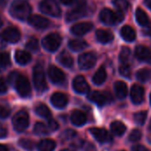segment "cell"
<instances>
[{"mask_svg":"<svg viewBox=\"0 0 151 151\" xmlns=\"http://www.w3.org/2000/svg\"><path fill=\"white\" fill-rule=\"evenodd\" d=\"M10 13L18 19H28L31 14V7L29 4L24 0H15L10 7Z\"/></svg>","mask_w":151,"mask_h":151,"instance_id":"6da1fadb","label":"cell"},{"mask_svg":"<svg viewBox=\"0 0 151 151\" xmlns=\"http://www.w3.org/2000/svg\"><path fill=\"white\" fill-rule=\"evenodd\" d=\"M124 19V13L122 12H114L110 9H104L100 12V19L106 25H114L122 21Z\"/></svg>","mask_w":151,"mask_h":151,"instance_id":"7a4b0ae2","label":"cell"},{"mask_svg":"<svg viewBox=\"0 0 151 151\" xmlns=\"http://www.w3.org/2000/svg\"><path fill=\"white\" fill-rule=\"evenodd\" d=\"M29 125V117L27 111H18L12 119V126L17 132L25 131Z\"/></svg>","mask_w":151,"mask_h":151,"instance_id":"3957f363","label":"cell"},{"mask_svg":"<svg viewBox=\"0 0 151 151\" xmlns=\"http://www.w3.org/2000/svg\"><path fill=\"white\" fill-rule=\"evenodd\" d=\"M14 85L18 94L22 97H27L31 93V87L28 80L23 75H17L14 79Z\"/></svg>","mask_w":151,"mask_h":151,"instance_id":"277c9868","label":"cell"},{"mask_svg":"<svg viewBox=\"0 0 151 151\" xmlns=\"http://www.w3.org/2000/svg\"><path fill=\"white\" fill-rule=\"evenodd\" d=\"M61 42H62L61 36L58 34L52 33V34L48 35L42 39V44L46 50L53 52L58 49V47L61 44Z\"/></svg>","mask_w":151,"mask_h":151,"instance_id":"5b68a950","label":"cell"},{"mask_svg":"<svg viewBox=\"0 0 151 151\" xmlns=\"http://www.w3.org/2000/svg\"><path fill=\"white\" fill-rule=\"evenodd\" d=\"M33 78H34V84L37 91L43 92L47 88V83L45 80V75L43 73V69L42 65H37L34 68L33 73Z\"/></svg>","mask_w":151,"mask_h":151,"instance_id":"8992f818","label":"cell"},{"mask_svg":"<svg viewBox=\"0 0 151 151\" xmlns=\"http://www.w3.org/2000/svg\"><path fill=\"white\" fill-rule=\"evenodd\" d=\"M40 10L42 12L53 17H59L61 14V9L56 0H43L40 4Z\"/></svg>","mask_w":151,"mask_h":151,"instance_id":"52a82bcc","label":"cell"},{"mask_svg":"<svg viewBox=\"0 0 151 151\" xmlns=\"http://www.w3.org/2000/svg\"><path fill=\"white\" fill-rule=\"evenodd\" d=\"M85 12H86V1L85 0H77L75 8L71 10L67 13L66 19L68 21H73V20L78 19L81 17L84 16Z\"/></svg>","mask_w":151,"mask_h":151,"instance_id":"ba28073f","label":"cell"},{"mask_svg":"<svg viewBox=\"0 0 151 151\" xmlns=\"http://www.w3.org/2000/svg\"><path fill=\"white\" fill-rule=\"evenodd\" d=\"M96 62V56L93 52H86L79 57V66L82 70H87L95 65Z\"/></svg>","mask_w":151,"mask_h":151,"instance_id":"9c48e42d","label":"cell"},{"mask_svg":"<svg viewBox=\"0 0 151 151\" xmlns=\"http://www.w3.org/2000/svg\"><path fill=\"white\" fill-rule=\"evenodd\" d=\"M1 35L4 37V39L7 42H11V43L18 42L21 37L19 31L16 27H8V28L4 29L2 32Z\"/></svg>","mask_w":151,"mask_h":151,"instance_id":"30bf717a","label":"cell"},{"mask_svg":"<svg viewBox=\"0 0 151 151\" xmlns=\"http://www.w3.org/2000/svg\"><path fill=\"white\" fill-rule=\"evenodd\" d=\"M48 74H49L50 81L56 84H60V83L64 82L65 80V75L63 73V71L54 65L50 66V68L48 70Z\"/></svg>","mask_w":151,"mask_h":151,"instance_id":"8fae6325","label":"cell"},{"mask_svg":"<svg viewBox=\"0 0 151 151\" xmlns=\"http://www.w3.org/2000/svg\"><path fill=\"white\" fill-rule=\"evenodd\" d=\"M28 23L39 29L46 28L50 25V20L40 15H32L28 18Z\"/></svg>","mask_w":151,"mask_h":151,"instance_id":"7c38bea8","label":"cell"},{"mask_svg":"<svg viewBox=\"0 0 151 151\" xmlns=\"http://www.w3.org/2000/svg\"><path fill=\"white\" fill-rule=\"evenodd\" d=\"M73 87L77 93L85 94L89 90V86L83 76H77L73 82Z\"/></svg>","mask_w":151,"mask_h":151,"instance_id":"4fadbf2b","label":"cell"},{"mask_svg":"<svg viewBox=\"0 0 151 151\" xmlns=\"http://www.w3.org/2000/svg\"><path fill=\"white\" fill-rule=\"evenodd\" d=\"M144 88L140 85H134L131 88V99L135 104H140L144 100Z\"/></svg>","mask_w":151,"mask_h":151,"instance_id":"5bb4252c","label":"cell"},{"mask_svg":"<svg viewBox=\"0 0 151 151\" xmlns=\"http://www.w3.org/2000/svg\"><path fill=\"white\" fill-rule=\"evenodd\" d=\"M93 28V24L90 22L77 23L71 28V32L75 35H83Z\"/></svg>","mask_w":151,"mask_h":151,"instance_id":"9a60e30c","label":"cell"},{"mask_svg":"<svg viewBox=\"0 0 151 151\" xmlns=\"http://www.w3.org/2000/svg\"><path fill=\"white\" fill-rule=\"evenodd\" d=\"M50 102L56 108L62 109V108L65 107L66 104H68V97L66 96V95H65L63 93L57 92L52 95V96L50 98Z\"/></svg>","mask_w":151,"mask_h":151,"instance_id":"2e32d148","label":"cell"},{"mask_svg":"<svg viewBox=\"0 0 151 151\" xmlns=\"http://www.w3.org/2000/svg\"><path fill=\"white\" fill-rule=\"evenodd\" d=\"M90 133L96 138V140L99 142H107L111 139L109 133L104 128L93 127L90 129Z\"/></svg>","mask_w":151,"mask_h":151,"instance_id":"e0dca14e","label":"cell"},{"mask_svg":"<svg viewBox=\"0 0 151 151\" xmlns=\"http://www.w3.org/2000/svg\"><path fill=\"white\" fill-rule=\"evenodd\" d=\"M71 121L75 126H83L87 121V116L83 111L80 110H75L71 115Z\"/></svg>","mask_w":151,"mask_h":151,"instance_id":"ac0fdd59","label":"cell"},{"mask_svg":"<svg viewBox=\"0 0 151 151\" xmlns=\"http://www.w3.org/2000/svg\"><path fill=\"white\" fill-rule=\"evenodd\" d=\"M135 56L142 61H148L151 59V50L146 46L140 45L135 49Z\"/></svg>","mask_w":151,"mask_h":151,"instance_id":"d6986e66","label":"cell"},{"mask_svg":"<svg viewBox=\"0 0 151 151\" xmlns=\"http://www.w3.org/2000/svg\"><path fill=\"white\" fill-rule=\"evenodd\" d=\"M96 39L102 43H108L113 40V34L108 30L99 29L96 33Z\"/></svg>","mask_w":151,"mask_h":151,"instance_id":"ffe728a7","label":"cell"},{"mask_svg":"<svg viewBox=\"0 0 151 151\" xmlns=\"http://www.w3.org/2000/svg\"><path fill=\"white\" fill-rule=\"evenodd\" d=\"M120 35L127 42H133L136 37L135 31L129 26H124L120 30Z\"/></svg>","mask_w":151,"mask_h":151,"instance_id":"44dd1931","label":"cell"},{"mask_svg":"<svg viewBox=\"0 0 151 151\" xmlns=\"http://www.w3.org/2000/svg\"><path fill=\"white\" fill-rule=\"evenodd\" d=\"M114 89H115V93L116 96L120 98L123 99L127 96V86L125 82L119 81L117 82H115L114 84Z\"/></svg>","mask_w":151,"mask_h":151,"instance_id":"7402d4cb","label":"cell"},{"mask_svg":"<svg viewBox=\"0 0 151 151\" xmlns=\"http://www.w3.org/2000/svg\"><path fill=\"white\" fill-rule=\"evenodd\" d=\"M88 98L90 101H92L93 103L98 104V105H104L106 101H107V97L104 94L99 92V91H94L92 93H90L88 95Z\"/></svg>","mask_w":151,"mask_h":151,"instance_id":"603a6c76","label":"cell"},{"mask_svg":"<svg viewBox=\"0 0 151 151\" xmlns=\"http://www.w3.org/2000/svg\"><path fill=\"white\" fill-rule=\"evenodd\" d=\"M15 60L19 65H26L31 60V55L26 50H17L15 52Z\"/></svg>","mask_w":151,"mask_h":151,"instance_id":"cb8c5ba5","label":"cell"},{"mask_svg":"<svg viewBox=\"0 0 151 151\" xmlns=\"http://www.w3.org/2000/svg\"><path fill=\"white\" fill-rule=\"evenodd\" d=\"M37 148L39 151H53L56 148V142L50 139H45L38 143Z\"/></svg>","mask_w":151,"mask_h":151,"instance_id":"d4e9b609","label":"cell"},{"mask_svg":"<svg viewBox=\"0 0 151 151\" xmlns=\"http://www.w3.org/2000/svg\"><path fill=\"white\" fill-rule=\"evenodd\" d=\"M111 129L118 136L123 135L125 134V132L127 131V127H126L125 124L123 122H121V121H119V120L113 121L111 123Z\"/></svg>","mask_w":151,"mask_h":151,"instance_id":"484cf974","label":"cell"},{"mask_svg":"<svg viewBox=\"0 0 151 151\" xmlns=\"http://www.w3.org/2000/svg\"><path fill=\"white\" fill-rule=\"evenodd\" d=\"M35 112L38 116L44 118V119H47L48 120L51 119V111L47 107V105H45L43 104H38L35 107Z\"/></svg>","mask_w":151,"mask_h":151,"instance_id":"4316f807","label":"cell"},{"mask_svg":"<svg viewBox=\"0 0 151 151\" xmlns=\"http://www.w3.org/2000/svg\"><path fill=\"white\" fill-rule=\"evenodd\" d=\"M106 77H107V74H106L105 69L104 67H100L93 77V82L96 85H101L105 81Z\"/></svg>","mask_w":151,"mask_h":151,"instance_id":"83f0119b","label":"cell"},{"mask_svg":"<svg viewBox=\"0 0 151 151\" xmlns=\"http://www.w3.org/2000/svg\"><path fill=\"white\" fill-rule=\"evenodd\" d=\"M135 17H136L137 22H138L141 26H147V25L149 24V22H150L148 15L146 14V12H145L142 8H138V9L136 10Z\"/></svg>","mask_w":151,"mask_h":151,"instance_id":"f1b7e54d","label":"cell"},{"mask_svg":"<svg viewBox=\"0 0 151 151\" xmlns=\"http://www.w3.org/2000/svg\"><path fill=\"white\" fill-rule=\"evenodd\" d=\"M69 48L72 50L74 51H80L83 49H85L87 47V42L83 40H79V39H75V40H71L69 42Z\"/></svg>","mask_w":151,"mask_h":151,"instance_id":"f546056e","label":"cell"},{"mask_svg":"<svg viewBox=\"0 0 151 151\" xmlns=\"http://www.w3.org/2000/svg\"><path fill=\"white\" fill-rule=\"evenodd\" d=\"M58 61L60 62L61 65H63L65 67H71L73 64V60L72 57L65 51L62 52L59 57H58Z\"/></svg>","mask_w":151,"mask_h":151,"instance_id":"4dcf8cb0","label":"cell"},{"mask_svg":"<svg viewBox=\"0 0 151 151\" xmlns=\"http://www.w3.org/2000/svg\"><path fill=\"white\" fill-rule=\"evenodd\" d=\"M11 113V107L7 101L0 99V118L6 119Z\"/></svg>","mask_w":151,"mask_h":151,"instance_id":"1f68e13d","label":"cell"},{"mask_svg":"<svg viewBox=\"0 0 151 151\" xmlns=\"http://www.w3.org/2000/svg\"><path fill=\"white\" fill-rule=\"evenodd\" d=\"M136 77L137 79L142 81V82H146L149 80L151 79V70L148 68H144V69H141L137 72L136 73Z\"/></svg>","mask_w":151,"mask_h":151,"instance_id":"d6a6232c","label":"cell"},{"mask_svg":"<svg viewBox=\"0 0 151 151\" xmlns=\"http://www.w3.org/2000/svg\"><path fill=\"white\" fill-rule=\"evenodd\" d=\"M34 132L36 134H39V135H45V134H48L50 132V130L48 125L46 126L43 123L38 122V123L35 124V126L34 127Z\"/></svg>","mask_w":151,"mask_h":151,"instance_id":"836d02e7","label":"cell"},{"mask_svg":"<svg viewBox=\"0 0 151 151\" xmlns=\"http://www.w3.org/2000/svg\"><path fill=\"white\" fill-rule=\"evenodd\" d=\"M130 56H131V51L129 50V48L127 47H124L119 54V60L121 62V64H127L128 63L129 59H130Z\"/></svg>","mask_w":151,"mask_h":151,"instance_id":"e575fe53","label":"cell"},{"mask_svg":"<svg viewBox=\"0 0 151 151\" xmlns=\"http://www.w3.org/2000/svg\"><path fill=\"white\" fill-rule=\"evenodd\" d=\"M147 115H148L147 111H139L134 115V120L136 124L142 126L145 123L146 119H147Z\"/></svg>","mask_w":151,"mask_h":151,"instance_id":"d590c367","label":"cell"},{"mask_svg":"<svg viewBox=\"0 0 151 151\" xmlns=\"http://www.w3.org/2000/svg\"><path fill=\"white\" fill-rule=\"evenodd\" d=\"M10 65V58L6 53H0V72L4 71Z\"/></svg>","mask_w":151,"mask_h":151,"instance_id":"8d00e7d4","label":"cell"},{"mask_svg":"<svg viewBox=\"0 0 151 151\" xmlns=\"http://www.w3.org/2000/svg\"><path fill=\"white\" fill-rule=\"evenodd\" d=\"M119 73L122 76L124 77H127V78H129L131 76V66L129 65V63H127V64H121L120 67H119Z\"/></svg>","mask_w":151,"mask_h":151,"instance_id":"74e56055","label":"cell"},{"mask_svg":"<svg viewBox=\"0 0 151 151\" xmlns=\"http://www.w3.org/2000/svg\"><path fill=\"white\" fill-rule=\"evenodd\" d=\"M26 47H27V50H32V51L37 50L38 48H39V44H38L37 39H35V38H31V39H29V40L27 42V43H26Z\"/></svg>","mask_w":151,"mask_h":151,"instance_id":"f35d334b","label":"cell"},{"mask_svg":"<svg viewBox=\"0 0 151 151\" xmlns=\"http://www.w3.org/2000/svg\"><path fill=\"white\" fill-rule=\"evenodd\" d=\"M113 4L121 12L128 9V2L127 0H114Z\"/></svg>","mask_w":151,"mask_h":151,"instance_id":"ab89813d","label":"cell"},{"mask_svg":"<svg viewBox=\"0 0 151 151\" xmlns=\"http://www.w3.org/2000/svg\"><path fill=\"white\" fill-rule=\"evenodd\" d=\"M19 144L20 147H22L24 150H32L34 148V143L32 142V141L27 140V139H21L19 142Z\"/></svg>","mask_w":151,"mask_h":151,"instance_id":"60d3db41","label":"cell"},{"mask_svg":"<svg viewBox=\"0 0 151 151\" xmlns=\"http://www.w3.org/2000/svg\"><path fill=\"white\" fill-rule=\"evenodd\" d=\"M141 138H142V133L138 129H134L131 132V134H129V140L132 142H136L140 141Z\"/></svg>","mask_w":151,"mask_h":151,"instance_id":"b9f144b4","label":"cell"},{"mask_svg":"<svg viewBox=\"0 0 151 151\" xmlns=\"http://www.w3.org/2000/svg\"><path fill=\"white\" fill-rule=\"evenodd\" d=\"M48 127H49L50 131H56L58 128V122L56 120L50 119L48 121Z\"/></svg>","mask_w":151,"mask_h":151,"instance_id":"7bdbcfd3","label":"cell"},{"mask_svg":"<svg viewBox=\"0 0 151 151\" xmlns=\"http://www.w3.org/2000/svg\"><path fill=\"white\" fill-rule=\"evenodd\" d=\"M7 91V87H6V84L5 82L0 79V94H4Z\"/></svg>","mask_w":151,"mask_h":151,"instance_id":"ee69618b","label":"cell"},{"mask_svg":"<svg viewBox=\"0 0 151 151\" xmlns=\"http://www.w3.org/2000/svg\"><path fill=\"white\" fill-rule=\"evenodd\" d=\"M7 135V129L0 124V139L1 138H4Z\"/></svg>","mask_w":151,"mask_h":151,"instance_id":"f6af8a7d","label":"cell"},{"mask_svg":"<svg viewBox=\"0 0 151 151\" xmlns=\"http://www.w3.org/2000/svg\"><path fill=\"white\" fill-rule=\"evenodd\" d=\"M133 151H150V150H148L146 147L142 146V145H136L133 148Z\"/></svg>","mask_w":151,"mask_h":151,"instance_id":"bcb514c9","label":"cell"},{"mask_svg":"<svg viewBox=\"0 0 151 151\" xmlns=\"http://www.w3.org/2000/svg\"><path fill=\"white\" fill-rule=\"evenodd\" d=\"M6 41L4 39V37L0 35V49H4L6 46Z\"/></svg>","mask_w":151,"mask_h":151,"instance_id":"7dc6e473","label":"cell"},{"mask_svg":"<svg viewBox=\"0 0 151 151\" xmlns=\"http://www.w3.org/2000/svg\"><path fill=\"white\" fill-rule=\"evenodd\" d=\"M64 4H66V5H70V4H73L74 3H76L77 0H60Z\"/></svg>","mask_w":151,"mask_h":151,"instance_id":"c3c4849f","label":"cell"},{"mask_svg":"<svg viewBox=\"0 0 151 151\" xmlns=\"http://www.w3.org/2000/svg\"><path fill=\"white\" fill-rule=\"evenodd\" d=\"M0 151H9V150H8V149H7L4 145L0 144Z\"/></svg>","mask_w":151,"mask_h":151,"instance_id":"681fc988","label":"cell"},{"mask_svg":"<svg viewBox=\"0 0 151 151\" xmlns=\"http://www.w3.org/2000/svg\"><path fill=\"white\" fill-rule=\"evenodd\" d=\"M145 4H146V5L151 10V0H146L145 1Z\"/></svg>","mask_w":151,"mask_h":151,"instance_id":"f907efd6","label":"cell"},{"mask_svg":"<svg viewBox=\"0 0 151 151\" xmlns=\"http://www.w3.org/2000/svg\"><path fill=\"white\" fill-rule=\"evenodd\" d=\"M2 26V19H1V17H0V27Z\"/></svg>","mask_w":151,"mask_h":151,"instance_id":"816d5d0a","label":"cell"},{"mask_svg":"<svg viewBox=\"0 0 151 151\" xmlns=\"http://www.w3.org/2000/svg\"><path fill=\"white\" fill-rule=\"evenodd\" d=\"M61 151H73V150H61Z\"/></svg>","mask_w":151,"mask_h":151,"instance_id":"f5cc1de1","label":"cell"},{"mask_svg":"<svg viewBox=\"0 0 151 151\" xmlns=\"http://www.w3.org/2000/svg\"><path fill=\"white\" fill-rule=\"evenodd\" d=\"M149 128L150 129V131H151V120H150V127H149Z\"/></svg>","mask_w":151,"mask_h":151,"instance_id":"db71d44e","label":"cell"},{"mask_svg":"<svg viewBox=\"0 0 151 151\" xmlns=\"http://www.w3.org/2000/svg\"><path fill=\"white\" fill-rule=\"evenodd\" d=\"M150 104H151V94H150Z\"/></svg>","mask_w":151,"mask_h":151,"instance_id":"11a10c76","label":"cell"}]
</instances>
